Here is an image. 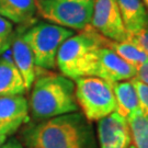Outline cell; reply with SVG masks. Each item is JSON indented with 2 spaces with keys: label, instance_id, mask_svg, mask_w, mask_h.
Masks as SVG:
<instances>
[{
  "label": "cell",
  "instance_id": "obj_1",
  "mask_svg": "<svg viewBox=\"0 0 148 148\" xmlns=\"http://www.w3.org/2000/svg\"><path fill=\"white\" fill-rule=\"evenodd\" d=\"M21 138L24 148H97L92 126L80 112L29 124Z\"/></svg>",
  "mask_w": 148,
  "mask_h": 148
},
{
  "label": "cell",
  "instance_id": "obj_2",
  "mask_svg": "<svg viewBox=\"0 0 148 148\" xmlns=\"http://www.w3.org/2000/svg\"><path fill=\"white\" fill-rule=\"evenodd\" d=\"M29 103L30 119L34 122L78 112L75 81L62 74L40 68L31 87Z\"/></svg>",
  "mask_w": 148,
  "mask_h": 148
},
{
  "label": "cell",
  "instance_id": "obj_3",
  "mask_svg": "<svg viewBox=\"0 0 148 148\" xmlns=\"http://www.w3.org/2000/svg\"><path fill=\"white\" fill-rule=\"evenodd\" d=\"M103 38L104 36L91 27L74 34L59 47L56 67L62 75L71 80L81 77H95Z\"/></svg>",
  "mask_w": 148,
  "mask_h": 148
},
{
  "label": "cell",
  "instance_id": "obj_4",
  "mask_svg": "<svg viewBox=\"0 0 148 148\" xmlns=\"http://www.w3.org/2000/svg\"><path fill=\"white\" fill-rule=\"evenodd\" d=\"M74 34L73 30L49 22H37L22 31V37L31 49L36 67L45 70L56 67L59 47Z\"/></svg>",
  "mask_w": 148,
  "mask_h": 148
},
{
  "label": "cell",
  "instance_id": "obj_5",
  "mask_svg": "<svg viewBox=\"0 0 148 148\" xmlns=\"http://www.w3.org/2000/svg\"><path fill=\"white\" fill-rule=\"evenodd\" d=\"M75 95L84 116L98 122L116 112L112 84L99 77H81L75 80Z\"/></svg>",
  "mask_w": 148,
  "mask_h": 148
},
{
  "label": "cell",
  "instance_id": "obj_6",
  "mask_svg": "<svg viewBox=\"0 0 148 148\" xmlns=\"http://www.w3.org/2000/svg\"><path fill=\"white\" fill-rule=\"evenodd\" d=\"M93 0H38L37 14L59 27L84 31L90 27Z\"/></svg>",
  "mask_w": 148,
  "mask_h": 148
},
{
  "label": "cell",
  "instance_id": "obj_7",
  "mask_svg": "<svg viewBox=\"0 0 148 148\" xmlns=\"http://www.w3.org/2000/svg\"><path fill=\"white\" fill-rule=\"evenodd\" d=\"M90 27L112 41L124 42L127 40L116 0H93Z\"/></svg>",
  "mask_w": 148,
  "mask_h": 148
},
{
  "label": "cell",
  "instance_id": "obj_8",
  "mask_svg": "<svg viewBox=\"0 0 148 148\" xmlns=\"http://www.w3.org/2000/svg\"><path fill=\"white\" fill-rule=\"evenodd\" d=\"M29 122V103L24 95L0 98V135L8 137Z\"/></svg>",
  "mask_w": 148,
  "mask_h": 148
},
{
  "label": "cell",
  "instance_id": "obj_9",
  "mask_svg": "<svg viewBox=\"0 0 148 148\" xmlns=\"http://www.w3.org/2000/svg\"><path fill=\"white\" fill-rule=\"evenodd\" d=\"M98 138L100 148H128L131 134L126 119L113 112L98 121Z\"/></svg>",
  "mask_w": 148,
  "mask_h": 148
},
{
  "label": "cell",
  "instance_id": "obj_10",
  "mask_svg": "<svg viewBox=\"0 0 148 148\" xmlns=\"http://www.w3.org/2000/svg\"><path fill=\"white\" fill-rule=\"evenodd\" d=\"M95 77H99L110 84L131 80L136 77V67L122 59L112 49L102 46L99 51Z\"/></svg>",
  "mask_w": 148,
  "mask_h": 148
},
{
  "label": "cell",
  "instance_id": "obj_11",
  "mask_svg": "<svg viewBox=\"0 0 148 148\" xmlns=\"http://www.w3.org/2000/svg\"><path fill=\"white\" fill-rule=\"evenodd\" d=\"M12 62L21 75L27 90L31 89L38 71V67L34 63V58L29 45L22 37V31L14 34L10 46Z\"/></svg>",
  "mask_w": 148,
  "mask_h": 148
},
{
  "label": "cell",
  "instance_id": "obj_12",
  "mask_svg": "<svg viewBox=\"0 0 148 148\" xmlns=\"http://www.w3.org/2000/svg\"><path fill=\"white\" fill-rule=\"evenodd\" d=\"M37 0H0V16L11 23L27 27L35 23Z\"/></svg>",
  "mask_w": 148,
  "mask_h": 148
},
{
  "label": "cell",
  "instance_id": "obj_13",
  "mask_svg": "<svg viewBox=\"0 0 148 148\" xmlns=\"http://www.w3.org/2000/svg\"><path fill=\"white\" fill-rule=\"evenodd\" d=\"M27 92L19 70L12 62L10 49L0 56V98L24 95Z\"/></svg>",
  "mask_w": 148,
  "mask_h": 148
},
{
  "label": "cell",
  "instance_id": "obj_14",
  "mask_svg": "<svg viewBox=\"0 0 148 148\" xmlns=\"http://www.w3.org/2000/svg\"><path fill=\"white\" fill-rule=\"evenodd\" d=\"M127 35L148 27V11L143 0H116Z\"/></svg>",
  "mask_w": 148,
  "mask_h": 148
},
{
  "label": "cell",
  "instance_id": "obj_15",
  "mask_svg": "<svg viewBox=\"0 0 148 148\" xmlns=\"http://www.w3.org/2000/svg\"><path fill=\"white\" fill-rule=\"evenodd\" d=\"M116 100V112L124 119H128L140 111L136 89L132 80L112 84Z\"/></svg>",
  "mask_w": 148,
  "mask_h": 148
},
{
  "label": "cell",
  "instance_id": "obj_16",
  "mask_svg": "<svg viewBox=\"0 0 148 148\" xmlns=\"http://www.w3.org/2000/svg\"><path fill=\"white\" fill-rule=\"evenodd\" d=\"M103 46L112 49L122 59H124L128 64L133 65L134 67H137L139 65L148 62L147 55L132 42H128V41L117 42V41H112V40L104 37Z\"/></svg>",
  "mask_w": 148,
  "mask_h": 148
},
{
  "label": "cell",
  "instance_id": "obj_17",
  "mask_svg": "<svg viewBox=\"0 0 148 148\" xmlns=\"http://www.w3.org/2000/svg\"><path fill=\"white\" fill-rule=\"evenodd\" d=\"M135 148H148V119L139 111L126 120Z\"/></svg>",
  "mask_w": 148,
  "mask_h": 148
},
{
  "label": "cell",
  "instance_id": "obj_18",
  "mask_svg": "<svg viewBox=\"0 0 148 148\" xmlns=\"http://www.w3.org/2000/svg\"><path fill=\"white\" fill-rule=\"evenodd\" d=\"M14 34L13 24L0 16V56L10 48Z\"/></svg>",
  "mask_w": 148,
  "mask_h": 148
},
{
  "label": "cell",
  "instance_id": "obj_19",
  "mask_svg": "<svg viewBox=\"0 0 148 148\" xmlns=\"http://www.w3.org/2000/svg\"><path fill=\"white\" fill-rule=\"evenodd\" d=\"M131 80L137 92L140 112L148 119V85L144 84L143 81L137 79L136 77L132 78Z\"/></svg>",
  "mask_w": 148,
  "mask_h": 148
},
{
  "label": "cell",
  "instance_id": "obj_20",
  "mask_svg": "<svg viewBox=\"0 0 148 148\" xmlns=\"http://www.w3.org/2000/svg\"><path fill=\"white\" fill-rule=\"evenodd\" d=\"M126 41L134 43L148 56V27L136 33L128 34Z\"/></svg>",
  "mask_w": 148,
  "mask_h": 148
},
{
  "label": "cell",
  "instance_id": "obj_21",
  "mask_svg": "<svg viewBox=\"0 0 148 148\" xmlns=\"http://www.w3.org/2000/svg\"><path fill=\"white\" fill-rule=\"evenodd\" d=\"M136 78L148 85V62L136 67Z\"/></svg>",
  "mask_w": 148,
  "mask_h": 148
},
{
  "label": "cell",
  "instance_id": "obj_22",
  "mask_svg": "<svg viewBox=\"0 0 148 148\" xmlns=\"http://www.w3.org/2000/svg\"><path fill=\"white\" fill-rule=\"evenodd\" d=\"M0 148H24V146L22 145L21 142H19L16 138H10V139H7Z\"/></svg>",
  "mask_w": 148,
  "mask_h": 148
},
{
  "label": "cell",
  "instance_id": "obj_23",
  "mask_svg": "<svg viewBox=\"0 0 148 148\" xmlns=\"http://www.w3.org/2000/svg\"><path fill=\"white\" fill-rule=\"evenodd\" d=\"M7 139H8V137H7V136L0 135V147H1V146H2L3 144H5V142L7 140Z\"/></svg>",
  "mask_w": 148,
  "mask_h": 148
},
{
  "label": "cell",
  "instance_id": "obj_24",
  "mask_svg": "<svg viewBox=\"0 0 148 148\" xmlns=\"http://www.w3.org/2000/svg\"><path fill=\"white\" fill-rule=\"evenodd\" d=\"M144 5H145V7H146V9H147L148 11V0H143Z\"/></svg>",
  "mask_w": 148,
  "mask_h": 148
},
{
  "label": "cell",
  "instance_id": "obj_25",
  "mask_svg": "<svg viewBox=\"0 0 148 148\" xmlns=\"http://www.w3.org/2000/svg\"><path fill=\"white\" fill-rule=\"evenodd\" d=\"M128 148H135V146H134L133 144H131V145H130V147H128Z\"/></svg>",
  "mask_w": 148,
  "mask_h": 148
},
{
  "label": "cell",
  "instance_id": "obj_26",
  "mask_svg": "<svg viewBox=\"0 0 148 148\" xmlns=\"http://www.w3.org/2000/svg\"><path fill=\"white\" fill-rule=\"evenodd\" d=\"M37 1H38V0H37Z\"/></svg>",
  "mask_w": 148,
  "mask_h": 148
}]
</instances>
